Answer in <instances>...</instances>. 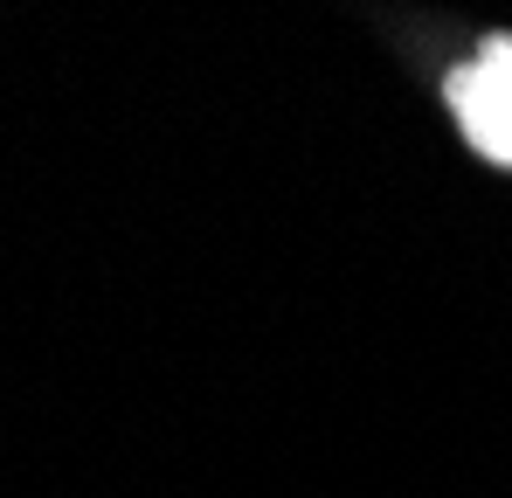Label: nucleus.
Wrapping results in <instances>:
<instances>
[{
  "instance_id": "f257e3e1",
  "label": "nucleus",
  "mask_w": 512,
  "mask_h": 498,
  "mask_svg": "<svg viewBox=\"0 0 512 498\" xmlns=\"http://www.w3.org/2000/svg\"><path fill=\"white\" fill-rule=\"evenodd\" d=\"M450 90V111L464 125V139L485 153V160L512 166V35H492L471 63H457Z\"/></svg>"
}]
</instances>
